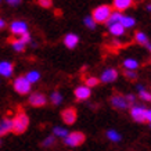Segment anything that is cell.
<instances>
[{
  "label": "cell",
  "mask_w": 151,
  "mask_h": 151,
  "mask_svg": "<svg viewBox=\"0 0 151 151\" xmlns=\"http://www.w3.org/2000/svg\"><path fill=\"white\" fill-rule=\"evenodd\" d=\"M29 104L32 105V107H43V105H46L47 103V99L46 96L43 94V93H32L31 96H29Z\"/></svg>",
  "instance_id": "7"
},
{
  "label": "cell",
  "mask_w": 151,
  "mask_h": 151,
  "mask_svg": "<svg viewBox=\"0 0 151 151\" xmlns=\"http://www.w3.org/2000/svg\"><path fill=\"white\" fill-rule=\"evenodd\" d=\"M37 4L43 9H50L53 6V0H37Z\"/></svg>",
  "instance_id": "29"
},
{
  "label": "cell",
  "mask_w": 151,
  "mask_h": 151,
  "mask_svg": "<svg viewBox=\"0 0 151 151\" xmlns=\"http://www.w3.org/2000/svg\"><path fill=\"white\" fill-rule=\"evenodd\" d=\"M124 67L125 69H130V71H134V69L139 68V63L136 61V60L133 58H126L124 61Z\"/></svg>",
  "instance_id": "21"
},
{
  "label": "cell",
  "mask_w": 151,
  "mask_h": 151,
  "mask_svg": "<svg viewBox=\"0 0 151 151\" xmlns=\"http://www.w3.org/2000/svg\"><path fill=\"white\" fill-rule=\"evenodd\" d=\"M99 83H100V79L96 78V76H89V78L85 79V86H87V87H94Z\"/></svg>",
  "instance_id": "24"
},
{
  "label": "cell",
  "mask_w": 151,
  "mask_h": 151,
  "mask_svg": "<svg viewBox=\"0 0 151 151\" xmlns=\"http://www.w3.org/2000/svg\"><path fill=\"white\" fill-rule=\"evenodd\" d=\"M13 87L18 94L25 96V94H28V93H31V87H32V85L28 82V79L25 78V76H18V78L14 79Z\"/></svg>",
  "instance_id": "3"
},
{
  "label": "cell",
  "mask_w": 151,
  "mask_h": 151,
  "mask_svg": "<svg viewBox=\"0 0 151 151\" xmlns=\"http://www.w3.org/2000/svg\"><path fill=\"white\" fill-rule=\"evenodd\" d=\"M125 31H126V29L122 27L121 22H115V24H112V25H108V32H110L112 36H122V35H125Z\"/></svg>",
  "instance_id": "15"
},
{
  "label": "cell",
  "mask_w": 151,
  "mask_h": 151,
  "mask_svg": "<svg viewBox=\"0 0 151 151\" xmlns=\"http://www.w3.org/2000/svg\"><path fill=\"white\" fill-rule=\"evenodd\" d=\"M86 136L82 132H71L64 137V143L69 147H78L85 142Z\"/></svg>",
  "instance_id": "4"
},
{
  "label": "cell",
  "mask_w": 151,
  "mask_h": 151,
  "mask_svg": "<svg viewBox=\"0 0 151 151\" xmlns=\"http://www.w3.org/2000/svg\"><path fill=\"white\" fill-rule=\"evenodd\" d=\"M73 94L76 97V100L78 101H83V100H87L92 92H90V87L87 86H78L75 90H73Z\"/></svg>",
  "instance_id": "12"
},
{
  "label": "cell",
  "mask_w": 151,
  "mask_h": 151,
  "mask_svg": "<svg viewBox=\"0 0 151 151\" xmlns=\"http://www.w3.org/2000/svg\"><path fill=\"white\" fill-rule=\"evenodd\" d=\"M85 25H86L87 28H90V29H94L97 24L93 21L92 17H86V18H85Z\"/></svg>",
  "instance_id": "31"
},
{
  "label": "cell",
  "mask_w": 151,
  "mask_h": 151,
  "mask_svg": "<svg viewBox=\"0 0 151 151\" xmlns=\"http://www.w3.org/2000/svg\"><path fill=\"white\" fill-rule=\"evenodd\" d=\"M54 134L55 136H58V137H65L67 134H68V130L64 128H60V126H55L54 128Z\"/></svg>",
  "instance_id": "26"
},
{
  "label": "cell",
  "mask_w": 151,
  "mask_h": 151,
  "mask_svg": "<svg viewBox=\"0 0 151 151\" xmlns=\"http://www.w3.org/2000/svg\"><path fill=\"white\" fill-rule=\"evenodd\" d=\"M114 9L110 4H101L97 6L96 9L92 11V18L96 24H105L110 18V15L112 14Z\"/></svg>",
  "instance_id": "1"
},
{
  "label": "cell",
  "mask_w": 151,
  "mask_h": 151,
  "mask_svg": "<svg viewBox=\"0 0 151 151\" xmlns=\"http://www.w3.org/2000/svg\"><path fill=\"white\" fill-rule=\"evenodd\" d=\"M10 132H13V119L6 118L0 122V136H4Z\"/></svg>",
  "instance_id": "16"
},
{
  "label": "cell",
  "mask_w": 151,
  "mask_h": 151,
  "mask_svg": "<svg viewBox=\"0 0 151 151\" xmlns=\"http://www.w3.org/2000/svg\"><path fill=\"white\" fill-rule=\"evenodd\" d=\"M6 1H7L9 4H11V6H18L22 0H6Z\"/></svg>",
  "instance_id": "34"
},
{
  "label": "cell",
  "mask_w": 151,
  "mask_h": 151,
  "mask_svg": "<svg viewBox=\"0 0 151 151\" xmlns=\"http://www.w3.org/2000/svg\"><path fill=\"white\" fill-rule=\"evenodd\" d=\"M124 75H125V78L129 79V81H134V79L137 78V73L134 72V71H130V69H125Z\"/></svg>",
  "instance_id": "27"
},
{
  "label": "cell",
  "mask_w": 151,
  "mask_h": 151,
  "mask_svg": "<svg viewBox=\"0 0 151 151\" xmlns=\"http://www.w3.org/2000/svg\"><path fill=\"white\" fill-rule=\"evenodd\" d=\"M50 101L53 105H58L63 103V96H61V93L60 92H53L50 96Z\"/></svg>",
  "instance_id": "23"
},
{
  "label": "cell",
  "mask_w": 151,
  "mask_h": 151,
  "mask_svg": "<svg viewBox=\"0 0 151 151\" xmlns=\"http://www.w3.org/2000/svg\"><path fill=\"white\" fill-rule=\"evenodd\" d=\"M134 42L137 43V45H142V46H146L147 43H148V37H147V35L144 32H136V35H134Z\"/></svg>",
  "instance_id": "19"
},
{
  "label": "cell",
  "mask_w": 151,
  "mask_h": 151,
  "mask_svg": "<svg viewBox=\"0 0 151 151\" xmlns=\"http://www.w3.org/2000/svg\"><path fill=\"white\" fill-rule=\"evenodd\" d=\"M6 27H7V22H6V19L0 18V31H3Z\"/></svg>",
  "instance_id": "35"
},
{
  "label": "cell",
  "mask_w": 151,
  "mask_h": 151,
  "mask_svg": "<svg viewBox=\"0 0 151 151\" xmlns=\"http://www.w3.org/2000/svg\"><path fill=\"white\" fill-rule=\"evenodd\" d=\"M14 72V64L9 61H1L0 63V75L4 78H10Z\"/></svg>",
  "instance_id": "13"
},
{
  "label": "cell",
  "mask_w": 151,
  "mask_h": 151,
  "mask_svg": "<svg viewBox=\"0 0 151 151\" xmlns=\"http://www.w3.org/2000/svg\"><path fill=\"white\" fill-rule=\"evenodd\" d=\"M133 4H134L133 0H114V1H112V9H114L115 11L122 13L125 10L133 7Z\"/></svg>",
  "instance_id": "11"
},
{
  "label": "cell",
  "mask_w": 151,
  "mask_h": 151,
  "mask_svg": "<svg viewBox=\"0 0 151 151\" xmlns=\"http://www.w3.org/2000/svg\"><path fill=\"white\" fill-rule=\"evenodd\" d=\"M116 78H118V71L115 68H107L104 72L101 73L100 82L111 83V82H114V81H116Z\"/></svg>",
  "instance_id": "9"
},
{
  "label": "cell",
  "mask_w": 151,
  "mask_h": 151,
  "mask_svg": "<svg viewBox=\"0 0 151 151\" xmlns=\"http://www.w3.org/2000/svg\"><path fill=\"white\" fill-rule=\"evenodd\" d=\"M10 32H11L13 36H18L19 37L21 35H24V33L28 32L27 22H25V21H21V19L11 22V25H10Z\"/></svg>",
  "instance_id": "5"
},
{
  "label": "cell",
  "mask_w": 151,
  "mask_h": 151,
  "mask_svg": "<svg viewBox=\"0 0 151 151\" xmlns=\"http://www.w3.org/2000/svg\"><path fill=\"white\" fill-rule=\"evenodd\" d=\"M119 22L122 24V27L126 29V28H132L134 27V24H136V19L133 18V17H128V15H122V18Z\"/></svg>",
  "instance_id": "18"
},
{
  "label": "cell",
  "mask_w": 151,
  "mask_h": 151,
  "mask_svg": "<svg viewBox=\"0 0 151 151\" xmlns=\"http://www.w3.org/2000/svg\"><path fill=\"white\" fill-rule=\"evenodd\" d=\"M78 43H79V36H76L75 33H68L64 37V45L67 49H73V47L78 46Z\"/></svg>",
  "instance_id": "14"
},
{
  "label": "cell",
  "mask_w": 151,
  "mask_h": 151,
  "mask_svg": "<svg viewBox=\"0 0 151 151\" xmlns=\"http://www.w3.org/2000/svg\"><path fill=\"white\" fill-rule=\"evenodd\" d=\"M29 126V118L24 111H19L13 119V132L15 134H22Z\"/></svg>",
  "instance_id": "2"
},
{
  "label": "cell",
  "mask_w": 151,
  "mask_h": 151,
  "mask_svg": "<svg viewBox=\"0 0 151 151\" xmlns=\"http://www.w3.org/2000/svg\"><path fill=\"white\" fill-rule=\"evenodd\" d=\"M18 39H19L21 42H22L25 46H27L28 43H31V40H32V39H31V35H29V32H27V33H24V35H21V36H19Z\"/></svg>",
  "instance_id": "30"
},
{
  "label": "cell",
  "mask_w": 151,
  "mask_h": 151,
  "mask_svg": "<svg viewBox=\"0 0 151 151\" xmlns=\"http://www.w3.org/2000/svg\"><path fill=\"white\" fill-rule=\"evenodd\" d=\"M25 78L28 79V82L32 85V83H36L37 81L40 79V73L37 72V71H29V72L25 75Z\"/></svg>",
  "instance_id": "20"
},
{
  "label": "cell",
  "mask_w": 151,
  "mask_h": 151,
  "mask_svg": "<svg viewBox=\"0 0 151 151\" xmlns=\"http://www.w3.org/2000/svg\"><path fill=\"white\" fill-rule=\"evenodd\" d=\"M9 42H10V45L13 46V49L15 51L22 53V51L25 50V45H24V43L19 40V39H15V37H13V39H9Z\"/></svg>",
  "instance_id": "17"
},
{
  "label": "cell",
  "mask_w": 151,
  "mask_h": 151,
  "mask_svg": "<svg viewBox=\"0 0 151 151\" xmlns=\"http://www.w3.org/2000/svg\"><path fill=\"white\" fill-rule=\"evenodd\" d=\"M111 105L114 108H118V110H125L129 107V103L126 101L125 96H121V94H114L111 97Z\"/></svg>",
  "instance_id": "10"
},
{
  "label": "cell",
  "mask_w": 151,
  "mask_h": 151,
  "mask_svg": "<svg viewBox=\"0 0 151 151\" xmlns=\"http://www.w3.org/2000/svg\"><path fill=\"white\" fill-rule=\"evenodd\" d=\"M0 3H1V0H0Z\"/></svg>",
  "instance_id": "39"
},
{
  "label": "cell",
  "mask_w": 151,
  "mask_h": 151,
  "mask_svg": "<svg viewBox=\"0 0 151 151\" xmlns=\"http://www.w3.org/2000/svg\"><path fill=\"white\" fill-rule=\"evenodd\" d=\"M146 121H148V122L151 124V110L146 111Z\"/></svg>",
  "instance_id": "36"
},
{
  "label": "cell",
  "mask_w": 151,
  "mask_h": 151,
  "mask_svg": "<svg viewBox=\"0 0 151 151\" xmlns=\"http://www.w3.org/2000/svg\"><path fill=\"white\" fill-rule=\"evenodd\" d=\"M76 118H78V112H76V110H75L73 107H68V108H65V110L61 111V119L64 121V124L73 125L75 121H76Z\"/></svg>",
  "instance_id": "6"
},
{
  "label": "cell",
  "mask_w": 151,
  "mask_h": 151,
  "mask_svg": "<svg viewBox=\"0 0 151 151\" xmlns=\"http://www.w3.org/2000/svg\"><path fill=\"white\" fill-rule=\"evenodd\" d=\"M147 10H148V11H151V4L147 6Z\"/></svg>",
  "instance_id": "38"
},
{
  "label": "cell",
  "mask_w": 151,
  "mask_h": 151,
  "mask_svg": "<svg viewBox=\"0 0 151 151\" xmlns=\"http://www.w3.org/2000/svg\"><path fill=\"white\" fill-rule=\"evenodd\" d=\"M146 108H143V107H139V105H134L130 108V115H132V118L136 121V122H146Z\"/></svg>",
  "instance_id": "8"
},
{
  "label": "cell",
  "mask_w": 151,
  "mask_h": 151,
  "mask_svg": "<svg viewBox=\"0 0 151 151\" xmlns=\"http://www.w3.org/2000/svg\"><path fill=\"white\" fill-rule=\"evenodd\" d=\"M54 142H55V139L53 137V136H50V137H47V139H45V140H43L42 146H43V147H51L53 144H54Z\"/></svg>",
  "instance_id": "32"
},
{
  "label": "cell",
  "mask_w": 151,
  "mask_h": 151,
  "mask_svg": "<svg viewBox=\"0 0 151 151\" xmlns=\"http://www.w3.org/2000/svg\"><path fill=\"white\" fill-rule=\"evenodd\" d=\"M125 99H126V101L129 103V105L134 103V96H133V94H126V96H125Z\"/></svg>",
  "instance_id": "33"
},
{
  "label": "cell",
  "mask_w": 151,
  "mask_h": 151,
  "mask_svg": "<svg viewBox=\"0 0 151 151\" xmlns=\"http://www.w3.org/2000/svg\"><path fill=\"white\" fill-rule=\"evenodd\" d=\"M122 15H124V14L119 13V11H112V14L110 15V18H108V21H107L105 24L112 25V24H115V22H119V21H121V18H122Z\"/></svg>",
  "instance_id": "22"
},
{
  "label": "cell",
  "mask_w": 151,
  "mask_h": 151,
  "mask_svg": "<svg viewBox=\"0 0 151 151\" xmlns=\"http://www.w3.org/2000/svg\"><path fill=\"white\" fill-rule=\"evenodd\" d=\"M146 47H147V49H148V51H150V53H151V43H147V45H146Z\"/></svg>",
  "instance_id": "37"
},
{
  "label": "cell",
  "mask_w": 151,
  "mask_h": 151,
  "mask_svg": "<svg viewBox=\"0 0 151 151\" xmlns=\"http://www.w3.org/2000/svg\"><path fill=\"white\" fill-rule=\"evenodd\" d=\"M139 97H140L143 101H151V94L148 92H146L144 89L139 92Z\"/></svg>",
  "instance_id": "28"
},
{
  "label": "cell",
  "mask_w": 151,
  "mask_h": 151,
  "mask_svg": "<svg viewBox=\"0 0 151 151\" xmlns=\"http://www.w3.org/2000/svg\"><path fill=\"white\" fill-rule=\"evenodd\" d=\"M107 137L110 139L111 142H119L121 140V134L116 133L115 130H110V132H107Z\"/></svg>",
  "instance_id": "25"
}]
</instances>
